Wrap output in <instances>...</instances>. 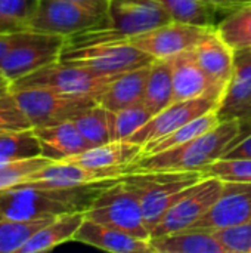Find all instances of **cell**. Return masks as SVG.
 Wrapping results in <instances>:
<instances>
[{
  "mask_svg": "<svg viewBox=\"0 0 251 253\" xmlns=\"http://www.w3.org/2000/svg\"><path fill=\"white\" fill-rule=\"evenodd\" d=\"M154 117V113L145 105V102H138L120 111H111V132L112 141L129 139L135 132H138L143 125H146Z\"/></svg>",
  "mask_w": 251,
  "mask_h": 253,
  "instance_id": "d6a6232c",
  "label": "cell"
},
{
  "mask_svg": "<svg viewBox=\"0 0 251 253\" xmlns=\"http://www.w3.org/2000/svg\"><path fill=\"white\" fill-rule=\"evenodd\" d=\"M24 31L19 33H9V34H0V65L4 59V56L9 53V50L19 42Z\"/></svg>",
  "mask_w": 251,
  "mask_h": 253,
  "instance_id": "f35d334b",
  "label": "cell"
},
{
  "mask_svg": "<svg viewBox=\"0 0 251 253\" xmlns=\"http://www.w3.org/2000/svg\"><path fill=\"white\" fill-rule=\"evenodd\" d=\"M74 125L83 135V138L92 145H104L112 141L111 132V111L96 104L89 110L83 111L77 117L72 119Z\"/></svg>",
  "mask_w": 251,
  "mask_h": 253,
  "instance_id": "83f0119b",
  "label": "cell"
},
{
  "mask_svg": "<svg viewBox=\"0 0 251 253\" xmlns=\"http://www.w3.org/2000/svg\"><path fill=\"white\" fill-rule=\"evenodd\" d=\"M192 53L200 67L206 71V74L215 84V87L223 96L234 71L235 50L220 39L213 27L192 49Z\"/></svg>",
  "mask_w": 251,
  "mask_h": 253,
  "instance_id": "e0dca14e",
  "label": "cell"
},
{
  "mask_svg": "<svg viewBox=\"0 0 251 253\" xmlns=\"http://www.w3.org/2000/svg\"><path fill=\"white\" fill-rule=\"evenodd\" d=\"M10 92L33 127L52 126L72 120L98 104L92 96L70 95L47 87H22Z\"/></svg>",
  "mask_w": 251,
  "mask_h": 253,
  "instance_id": "52a82bcc",
  "label": "cell"
},
{
  "mask_svg": "<svg viewBox=\"0 0 251 253\" xmlns=\"http://www.w3.org/2000/svg\"><path fill=\"white\" fill-rule=\"evenodd\" d=\"M238 120L219 123L209 132L166 151L143 156L129 166L132 172H203L209 165L223 157L229 147L243 133Z\"/></svg>",
  "mask_w": 251,
  "mask_h": 253,
  "instance_id": "7a4b0ae2",
  "label": "cell"
},
{
  "mask_svg": "<svg viewBox=\"0 0 251 253\" xmlns=\"http://www.w3.org/2000/svg\"><path fill=\"white\" fill-rule=\"evenodd\" d=\"M84 218L86 215L83 211L70 212L53 218L49 224L30 237V240L21 248L19 253L49 252L59 245L74 242V236Z\"/></svg>",
  "mask_w": 251,
  "mask_h": 253,
  "instance_id": "603a6c76",
  "label": "cell"
},
{
  "mask_svg": "<svg viewBox=\"0 0 251 253\" xmlns=\"http://www.w3.org/2000/svg\"><path fill=\"white\" fill-rule=\"evenodd\" d=\"M143 102L154 116L173 102V58L151 62Z\"/></svg>",
  "mask_w": 251,
  "mask_h": 253,
  "instance_id": "d4e9b609",
  "label": "cell"
},
{
  "mask_svg": "<svg viewBox=\"0 0 251 253\" xmlns=\"http://www.w3.org/2000/svg\"><path fill=\"white\" fill-rule=\"evenodd\" d=\"M59 61L65 64L86 67L99 74L115 76L148 65L154 61V58L139 50L133 44L123 42L98 43L77 47L64 46Z\"/></svg>",
  "mask_w": 251,
  "mask_h": 253,
  "instance_id": "ba28073f",
  "label": "cell"
},
{
  "mask_svg": "<svg viewBox=\"0 0 251 253\" xmlns=\"http://www.w3.org/2000/svg\"><path fill=\"white\" fill-rule=\"evenodd\" d=\"M215 30L234 50L251 49V3L232 9Z\"/></svg>",
  "mask_w": 251,
  "mask_h": 253,
  "instance_id": "4316f807",
  "label": "cell"
},
{
  "mask_svg": "<svg viewBox=\"0 0 251 253\" xmlns=\"http://www.w3.org/2000/svg\"><path fill=\"white\" fill-rule=\"evenodd\" d=\"M67 39L55 34H44L25 30L19 42L4 56L0 73L15 82L44 65L59 61Z\"/></svg>",
  "mask_w": 251,
  "mask_h": 253,
  "instance_id": "30bf717a",
  "label": "cell"
},
{
  "mask_svg": "<svg viewBox=\"0 0 251 253\" xmlns=\"http://www.w3.org/2000/svg\"><path fill=\"white\" fill-rule=\"evenodd\" d=\"M216 113L220 123L251 125V49L235 50L234 71Z\"/></svg>",
  "mask_w": 251,
  "mask_h": 253,
  "instance_id": "2e32d148",
  "label": "cell"
},
{
  "mask_svg": "<svg viewBox=\"0 0 251 253\" xmlns=\"http://www.w3.org/2000/svg\"><path fill=\"white\" fill-rule=\"evenodd\" d=\"M33 129L28 117L16 102L13 93L9 90L0 96V130L13 132Z\"/></svg>",
  "mask_w": 251,
  "mask_h": 253,
  "instance_id": "8d00e7d4",
  "label": "cell"
},
{
  "mask_svg": "<svg viewBox=\"0 0 251 253\" xmlns=\"http://www.w3.org/2000/svg\"><path fill=\"white\" fill-rule=\"evenodd\" d=\"M222 93L197 62L192 49L173 56V102Z\"/></svg>",
  "mask_w": 251,
  "mask_h": 253,
  "instance_id": "ffe728a7",
  "label": "cell"
},
{
  "mask_svg": "<svg viewBox=\"0 0 251 253\" xmlns=\"http://www.w3.org/2000/svg\"><path fill=\"white\" fill-rule=\"evenodd\" d=\"M222 159H251V132H243Z\"/></svg>",
  "mask_w": 251,
  "mask_h": 253,
  "instance_id": "74e56055",
  "label": "cell"
},
{
  "mask_svg": "<svg viewBox=\"0 0 251 253\" xmlns=\"http://www.w3.org/2000/svg\"><path fill=\"white\" fill-rule=\"evenodd\" d=\"M251 221V182L223 181V190L212 209L191 228L213 233Z\"/></svg>",
  "mask_w": 251,
  "mask_h": 253,
  "instance_id": "4fadbf2b",
  "label": "cell"
},
{
  "mask_svg": "<svg viewBox=\"0 0 251 253\" xmlns=\"http://www.w3.org/2000/svg\"><path fill=\"white\" fill-rule=\"evenodd\" d=\"M74 242L111 253H154L149 240L127 234L121 230L84 218Z\"/></svg>",
  "mask_w": 251,
  "mask_h": 253,
  "instance_id": "ac0fdd59",
  "label": "cell"
},
{
  "mask_svg": "<svg viewBox=\"0 0 251 253\" xmlns=\"http://www.w3.org/2000/svg\"><path fill=\"white\" fill-rule=\"evenodd\" d=\"M47 163H50L49 159L38 156V157L21 160V162L1 165L0 166V191L24 184L31 173L37 172Z\"/></svg>",
  "mask_w": 251,
  "mask_h": 253,
  "instance_id": "836d02e7",
  "label": "cell"
},
{
  "mask_svg": "<svg viewBox=\"0 0 251 253\" xmlns=\"http://www.w3.org/2000/svg\"><path fill=\"white\" fill-rule=\"evenodd\" d=\"M111 181H102L81 187H33L16 185L0 191V218L40 219L55 218L70 212H86L99 193Z\"/></svg>",
  "mask_w": 251,
  "mask_h": 253,
  "instance_id": "6da1fadb",
  "label": "cell"
},
{
  "mask_svg": "<svg viewBox=\"0 0 251 253\" xmlns=\"http://www.w3.org/2000/svg\"><path fill=\"white\" fill-rule=\"evenodd\" d=\"M169 12L173 21L215 27L213 22V6L204 0H157Z\"/></svg>",
  "mask_w": 251,
  "mask_h": 253,
  "instance_id": "4dcf8cb0",
  "label": "cell"
},
{
  "mask_svg": "<svg viewBox=\"0 0 251 253\" xmlns=\"http://www.w3.org/2000/svg\"><path fill=\"white\" fill-rule=\"evenodd\" d=\"M204 176H216L222 181L251 182V159H219L203 170Z\"/></svg>",
  "mask_w": 251,
  "mask_h": 253,
  "instance_id": "e575fe53",
  "label": "cell"
},
{
  "mask_svg": "<svg viewBox=\"0 0 251 253\" xmlns=\"http://www.w3.org/2000/svg\"><path fill=\"white\" fill-rule=\"evenodd\" d=\"M75 4H80L95 13H99L102 16H107L108 12V6H109V0H67Z\"/></svg>",
  "mask_w": 251,
  "mask_h": 253,
  "instance_id": "ab89813d",
  "label": "cell"
},
{
  "mask_svg": "<svg viewBox=\"0 0 251 253\" xmlns=\"http://www.w3.org/2000/svg\"><path fill=\"white\" fill-rule=\"evenodd\" d=\"M41 156L34 129L0 133V163H13Z\"/></svg>",
  "mask_w": 251,
  "mask_h": 253,
  "instance_id": "f1b7e54d",
  "label": "cell"
},
{
  "mask_svg": "<svg viewBox=\"0 0 251 253\" xmlns=\"http://www.w3.org/2000/svg\"><path fill=\"white\" fill-rule=\"evenodd\" d=\"M143 145L124 139L109 141L104 145L92 147L71 159L74 162L93 169H112V168H129L142 157Z\"/></svg>",
  "mask_w": 251,
  "mask_h": 253,
  "instance_id": "7402d4cb",
  "label": "cell"
},
{
  "mask_svg": "<svg viewBox=\"0 0 251 253\" xmlns=\"http://www.w3.org/2000/svg\"><path fill=\"white\" fill-rule=\"evenodd\" d=\"M117 76L118 74H99L86 67L56 61L12 82L10 90L22 87H47L62 93L92 96L98 101L101 93Z\"/></svg>",
  "mask_w": 251,
  "mask_h": 253,
  "instance_id": "8992f818",
  "label": "cell"
},
{
  "mask_svg": "<svg viewBox=\"0 0 251 253\" xmlns=\"http://www.w3.org/2000/svg\"><path fill=\"white\" fill-rule=\"evenodd\" d=\"M203 172H132L123 178L136 191L143 219L149 231L161 221L164 213L185 194V191L203 178Z\"/></svg>",
  "mask_w": 251,
  "mask_h": 253,
  "instance_id": "277c9868",
  "label": "cell"
},
{
  "mask_svg": "<svg viewBox=\"0 0 251 253\" xmlns=\"http://www.w3.org/2000/svg\"><path fill=\"white\" fill-rule=\"evenodd\" d=\"M10 84H12V82L0 73V96L10 90Z\"/></svg>",
  "mask_w": 251,
  "mask_h": 253,
  "instance_id": "b9f144b4",
  "label": "cell"
},
{
  "mask_svg": "<svg viewBox=\"0 0 251 253\" xmlns=\"http://www.w3.org/2000/svg\"><path fill=\"white\" fill-rule=\"evenodd\" d=\"M172 21L169 12L157 0H109L107 24L68 37L65 46L123 43Z\"/></svg>",
  "mask_w": 251,
  "mask_h": 253,
  "instance_id": "3957f363",
  "label": "cell"
},
{
  "mask_svg": "<svg viewBox=\"0 0 251 253\" xmlns=\"http://www.w3.org/2000/svg\"><path fill=\"white\" fill-rule=\"evenodd\" d=\"M129 173V168L93 169L74 162H50L31 173L21 185L33 187H81L102 181L120 179Z\"/></svg>",
  "mask_w": 251,
  "mask_h": 253,
  "instance_id": "9a60e30c",
  "label": "cell"
},
{
  "mask_svg": "<svg viewBox=\"0 0 251 253\" xmlns=\"http://www.w3.org/2000/svg\"><path fill=\"white\" fill-rule=\"evenodd\" d=\"M213 7H225V9H237L243 4L251 3V0H204Z\"/></svg>",
  "mask_w": 251,
  "mask_h": 253,
  "instance_id": "60d3db41",
  "label": "cell"
},
{
  "mask_svg": "<svg viewBox=\"0 0 251 253\" xmlns=\"http://www.w3.org/2000/svg\"><path fill=\"white\" fill-rule=\"evenodd\" d=\"M154 253H225L213 233L185 230L151 237Z\"/></svg>",
  "mask_w": 251,
  "mask_h": 253,
  "instance_id": "cb8c5ba5",
  "label": "cell"
},
{
  "mask_svg": "<svg viewBox=\"0 0 251 253\" xmlns=\"http://www.w3.org/2000/svg\"><path fill=\"white\" fill-rule=\"evenodd\" d=\"M219 104H220V96L213 95V93L201 96V98H195V99L172 102L163 111L157 113L138 132H135L129 138V141L145 145L154 139H158V138L170 133L172 130L180 127L182 125L192 122L194 119H197L209 111L217 110Z\"/></svg>",
  "mask_w": 251,
  "mask_h": 253,
  "instance_id": "5bb4252c",
  "label": "cell"
},
{
  "mask_svg": "<svg viewBox=\"0 0 251 253\" xmlns=\"http://www.w3.org/2000/svg\"><path fill=\"white\" fill-rule=\"evenodd\" d=\"M149 67L151 64L118 74L101 93V96L98 98V104L115 113L138 102H142Z\"/></svg>",
  "mask_w": 251,
  "mask_h": 253,
  "instance_id": "44dd1931",
  "label": "cell"
},
{
  "mask_svg": "<svg viewBox=\"0 0 251 253\" xmlns=\"http://www.w3.org/2000/svg\"><path fill=\"white\" fill-rule=\"evenodd\" d=\"M52 219L53 218L21 221L0 218V253H19L21 248L30 240V237Z\"/></svg>",
  "mask_w": 251,
  "mask_h": 253,
  "instance_id": "f546056e",
  "label": "cell"
},
{
  "mask_svg": "<svg viewBox=\"0 0 251 253\" xmlns=\"http://www.w3.org/2000/svg\"><path fill=\"white\" fill-rule=\"evenodd\" d=\"M225 253H251V221L213 231Z\"/></svg>",
  "mask_w": 251,
  "mask_h": 253,
  "instance_id": "d590c367",
  "label": "cell"
},
{
  "mask_svg": "<svg viewBox=\"0 0 251 253\" xmlns=\"http://www.w3.org/2000/svg\"><path fill=\"white\" fill-rule=\"evenodd\" d=\"M219 119H217V113L216 110L213 111H209L197 119H194L192 122L189 123H185L182 125L180 127L172 130L170 133L158 138V139H154L148 144L143 145V151H142V157L143 156H149V154H155V153H161V151H166V150H170V148H175V147H179L206 132H209L210 129L216 127L219 125Z\"/></svg>",
  "mask_w": 251,
  "mask_h": 253,
  "instance_id": "484cf974",
  "label": "cell"
},
{
  "mask_svg": "<svg viewBox=\"0 0 251 253\" xmlns=\"http://www.w3.org/2000/svg\"><path fill=\"white\" fill-rule=\"evenodd\" d=\"M84 215L87 219L121 230L135 237L151 239L139 197L124 178L115 179L105 187Z\"/></svg>",
  "mask_w": 251,
  "mask_h": 253,
  "instance_id": "5b68a950",
  "label": "cell"
},
{
  "mask_svg": "<svg viewBox=\"0 0 251 253\" xmlns=\"http://www.w3.org/2000/svg\"><path fill=\"white\" fill-rule=\"evenodd\" d=\"M33 129L38 139L41 156L50 162H64L92 148L72 120Z\"/></svg>",
  "mask_w": 251,
  "mask_h": 253,
  "instance_id": "d6986e66",
  "label": "cell"
},
{
  "mask_svg": "<svg viewBox=\"0 0 251 253\" xmlns=\"http://www.w3.org/2000/svg\"><path fill=\"white\" fill-rule=\"evenodd\" d=\"M105 24L107 16L95 13L80 4L67 0H40L28 30L68 39L83 31L104 27Z\"/></svg>",
  "mask_w": 251,
  "mask_h": 253,
  "instance_id": "8fae6325",
  "label": "cell"
},
{
  "mask_svg": "<svg viewBox=\"0 0 251 253\" xmlns=\"http://www.w3.org/2000/svg\"><path fill=\"white\" fill-rule=\"evenodd\" d=\"M223 190V181L216 176H203L164 213L152 228L151 237L185 231L201 219L216 203Z\"/></svg>",
  "mask_w": 251,
  "mask_h": 253,
  "instance_id": "9c48e42d",
  "label": "cell"
},
{
  "mask_svg": "<svg viewBox=\"0 0 251 253\" xmlns=\"http://www.w3.org/2000/svg\"><path fill=\"white\" fill-rule=\"evenodd\" d=\"M40 0H0V34L28 30Z\"/></svg>",
  "mask_w": 251,
  "mask_h": 253,
  "instance_id": "1f68e13d",
  "label": "cell"
},
{
  "mask_svg": "<svg viewBox=\"0 0 251 253\" xmlns=\"http://www.w3.org/2000/svg\"><path fill=\"white\" fill-rule=\"evenodd\" d=\"M0 133H3V132H1V130H0Z\"/></svg>",
  "mask_w": 251,
  "mask_h": 253,
  "instance_id": "7bdbcfd3",
  "label": "cell"
},
{
  "mask_svg": "<svg viewBox=\"0 0 251 253\" xmlns=\"http://www.w3.org/2000/svg\"><path fill=\"white\" fill-rule=\"evenodd\" d=\"M212 28L213 27L172 21L148 33L130 37L127 43L148 53L154 59H167L194 49Z\"/></svg>",
  "mask_w": 251,
  "mask_h": 253,
  "instance_id": "7c38bea8",
  "label": "cell"
}]
</instances>
